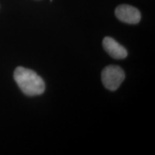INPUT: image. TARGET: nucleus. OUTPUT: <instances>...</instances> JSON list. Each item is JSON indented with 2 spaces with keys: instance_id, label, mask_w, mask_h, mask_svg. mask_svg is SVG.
<instances>
[{
  "instance_id": "f257e3e1",
  "label": "nucleus",
  "mask_w": 155,
  "mask_h": 155,
  "mask_svg": "<svg viewBox=\"0 0 155 155\" xmlns=\"http://www.w3.org/2000/svg\"><path fill=\"white\" fill-rule=\"evenodd\" d=\"M14 78L21 91L30 96H38L45 91V83L35 71L23 67L17 68Z\"/></svg>"
},
{
  "instance_id": "f03ea898",
  "label": "nucleus",
  "mask_w": 155,
  "mask_h": 155,
  "mask_svg": "<svg viewBox=\"0 0 155 155\" xmlns=\"http://www.w3.org/2000/svg\"><path fill=\"white\" fill-rule=\"evenodd\" d=\"M124 78V72L118 65L106 66L101 73L103 84L110 91H116L119 88Z\"/></svg>"
},
{
  "instance_id": "7ed1b4c3",
  "label": "nucleus",
  "mask_w": 155,
  "mask_h": 155,
  "mask_svg": "<svg viewBox=\"0 0 155 155\" xmlns=\"http://www.w3.org/2000/svg\"><path fill=\"white\" fill-rule=\"evenodd\" d=\"M116 17L128 24H137L141 19V13L138 9L128 5H121L116 7Z\"/></svg>"
},
{
  "instance_id": "20e7f679",
  "label": "nucleus",
  "mask_w": 155,
  "mask_h": 155,
  "mask_svg": "<svg viewBox=\"0 0 155 155\" xmlns=\"http://www.w3.org/2000/svg\"><path fill=\"white\" fill-rule=\"evenodd\" d=\"M103 46L106 51L115 59H124L127 56V50L110 37H106L104 39Z\"/></svg>"
}]
</instances>
